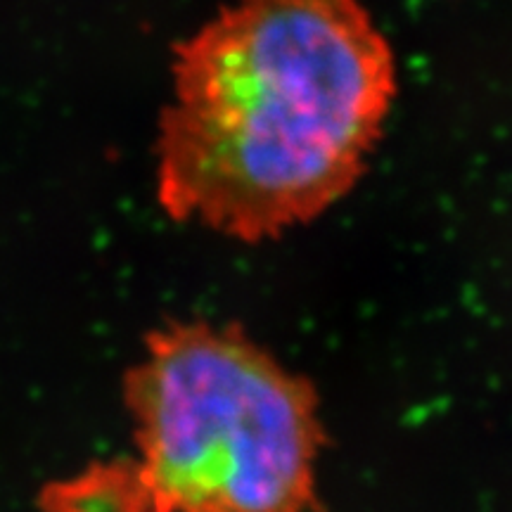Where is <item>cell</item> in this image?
Wrapping results in <instances>:
<instances>
[{"label":"cell","mask_w":512,"mask_h":512,"mask_svg":"<svg viewBox=\"0 0 512 512\" xmlns=\"http://www.w3.org/2000/svg\"><path fill=\"white\" fill-rule=\"evenodd\" d=\"M157 197L174 221L275 240L349 195L396 98L361 0H230L176 43Z\"/></svg>","instance_id":"obj_1"},{"label":"cell","mask_w":512,"mask_h":512,"mask_svg":"<svg viewBox=\"0 0 512 512\" xmlns=\"http://www.w3.org/2000/svg\"><path fill=\"white\" fill-rule=\"evenodd\" d=\"M143 512H304L320 444L316 394L240 325L174 320L126 380Z\"/></svg>","instance_id":"obj_2"}]
</instances>
